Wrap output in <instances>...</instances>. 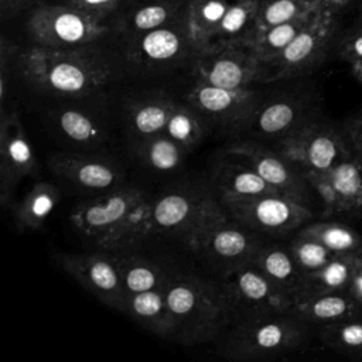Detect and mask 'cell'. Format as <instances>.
I'll list each match as a JSON object with an SVG mask.
<instances>
[{
	"instance_id": "8d00e7d4",
	"label": "cell",
	"mask_w": 362,
	"mask_h": 362,
	"mask_svg": "<svg viewBox=\"0 0 362 362\" xmlns=\"http://www.w3.org/2000/svg\"><path fill=\"white\" fill-rule=\"evenodd\" d=\"M346 274H348V269L345 264L339 262H332L327 267H324V270L321 272V280L324 284L329 287H337L341 283H344V280L346 279Z\"/></svg>"
},
{
	"instance_id": "9a60e30c",
	"label": "cell",
	"mask_w": 362,
	"mask_h": 362,
	"mask_svg": "<svg viewBox=\"0 0 362 362\" xmlns=\"http://www.w3.org/2000/svg\"><path fill=\"white\" fill-rule=\"evenodd\" d=\"M187 45L194 47L188 31L180 33L174 28L158 27L143 33V35L132 44L129 55L132 61L140 65L160 66L184 57Z\"/></svg>"
},
{
	"instance_id": "52a82bcc",
	"label": "cell",
	"mask_w": 362,
	"mask_h": 362,
	"mask_svg": "<svg viewBox=\"0 0 362 362\" xmlns=\"http://www.w3.org/2000/svg\"><path fill=\"white\" fill-rule=\"evenodd\" d=\"M219 286L236 322L281 314L286 296L252 262L222 273Z\"/></svg>"
},
{
	"instance_id": "d6986e66",
	"label": "cell",
	"mask_w": 362,
	"mask_h": 362,
	"mask_svg": "<svg viewBox=\"0 0 362 362\" xmlns=\"http://www.w3.org/2000/svg\"><path fill=\"white\" fill-rule=\"evenodd\" d=\"M58 134L71 146L95 148L106 139L103 124L90 112L76 106H62L51 116Z\"/></svg>"
},
{
	"instance_id": "4316f807",
	"label": "cell",
	"mask_w": 362,
	"mask_h": 362,
	"mask_svg": "<svg viewBox=\"0 0 362 362\" xmlns=\"http://www.w3.org/2000/svg\"><path fill=\"white\" fill-rule=\"evenodd\" d=\"M252 263L287 297L293 277L296 274L294 259L281 247L263 245L252 259Z\"/></svg>"
},
{
	"instance_id": "cb8c5ba5",
	"label": "cell",
	"mask_w": 362,
	"mask_h": 362,
	"mask_svg": "<svg viewBox=\"0 0 362 362\" xmlns=\"http://www.w3.org/2000/svg\"><path fill=\"white\" fill-rule=\"evenodd\" d=\"M59 201V191L49 182H37L16 211L17 222L25 229L41 228Z\"/></svg>"
},
{
	"instance_id": "d590c367",
	"label": "cell",
	"mask_w": 362,
	"mask_h": 362,
	"mask_svg": "<svg viewBox=\"0 0 362 362\" xmlns=\"http://www.w3.org/2000/svg\"><path fill=\"white\" fill-rule=\"evenodd\" d=\"M320 239H321V243H324L328 249H334V250L348 249L354 242L351 233L338 226H329L322 229L320 233Z\"/></svg>"
},
{
	"instance_id": "6da1fadb",
	"label": "cell",
	"mask_w": 362,
	"mask_h": 362,
	"mask_svg": "<svg viewBox=\"0 0 362 362\" xmlns=\"http://www.w3.org/2000/svg\"><path fill=\"white\" fill-rule=\"evenodd\" d=\"M18 71L31 88L61 98L92 95L112 76L110 65L92 47L59 49L34 45L20 54Z\"/></svg>"
},
{
	"instance_id": "ba28073f",
	"label": "cell",
	"mask_w": 362,
	"mask_h": 362,
	"mask_svg": "<svg viewBox=\"0 0 362 362\" xmlns=\"http://www.w3.org/2000/svg\"><path fill=\"white\" fill-rule=\"evenodd\" d=\"M294 339L293 327L281 314L239 321L223 335L219 354L229 359H262L284 351Z\"/></svg>"
},
{
	"instance_id": "b9f144b4",
	"label": "cell",
	"mask_w": 362,
	"mask_h": 362,
	"mask_svg": "<svg viewBox=\"0 0 362 362\" xmlns=\"http://www.w3.org/2000/svg\"><path fill=\"white\" fill-rule=\"evenodd\" d=\"M356 286H358V290H359V293L362 294V276L356 280Z\"/></svg>"
},
{
	"instance_id": "44dd1931",
	"label": "cell",
	"mask_w": 362,
	"mask_h": 362,
	"mask_svg": "<svg viewBox=\"0 0 362 362\" xmlns=\"http://www.w3.org/2000/svg\"><path fill=\"white\" fill-rule=\"evenodd\" d=\"M119 270L126 297L163 287L168 274L157 263L136 255H119Z\"/></svg>"
},
{
	"instance_id": "ffe728a7",
	"label": "cell",
	"mask_w": 362,
	"mask_h": 362,
	"mask_svg": "<svg viewBox=\"0 0 362 362\" xmlns=\"http://www.w3.org/2000/svg\"><path fill=\"white\" fill-rule=\"evenodd\" d=\"M174 106V100L161 95L134 100L127 110V123L137 143L164 133Z\"/></svg>"
},
{
	"instance_id": "7a4b0ae2",
	"label": "cell",
	"mask_w": 362,
	"mask_h": 362,
	"mask_svg": "<svg viewBox=\"0 0 362 362\" xmlns=\"http://www.w3.org/2000/svg\"><path fill=\"white\" fill-rule=\"evenodd\" d=\"M181 344L195 345L219 337L232 314L218 284L188 273H168L163 286Z\"/></svg>"
},
{
	"instance_id": "836d02e7",
	"label": "cell",
	"mask_w": 362,
	"mask_h": 362,
	"mask_svg": "<svg viewBox=\"0 0 362 362\" xmlns=\"http://www.w3.org/2000/svg\"><path fill=\"white\" fill-rule=\"evenodd\" d=\"M361 178L356 167L352 164H341L332 171V187L342 195H352L358 191Z\"/></svg>"
},
{
	"instance_id": "7402d4cb",
	"label": "cell",
	"mask_w": 362,
	"mask_h": 362,
	"mask_svg": "<svg viewBox=\"0 0 362 362\" xmlns=\"http://www.w3.org/2000/svg\"><path fill=\"white\" fill-rule=\"evenodd\" d=\"M226 8L228 6L221 0H195L191 3L187 28L197 52L214 44Z\"/></svg>"
},
{
	"instance_id": "603a6c76",
	"label": "cell",
	"mask_w": 362,
	"mask_h": 362,
	"mask_svg": "<svg viewBox=\"0 0 362 362\" xmlns=\"http://www.w3.org/2000/svg\"><path fill=\"white\" fill-rule=\"evenodd\" d=\"M256 11L257 0H242L228 6L211 47L235 42L249 44L256 31Z\"/></svg>"
},
{
	"instance_id": "ab89813d",
	"label": "cell",
	"mask_w": 362,
	"mask_h": 362,
	"mask_svg": "<svg viewBox=\"0 0 362 362\" xmlns=\"http://www.w3.org/2000/svg\"><path fill=\"white\" fill-rule=\"evenodd\" d=\"M21 1H24V0H1L3 6H4V7H10V8L18 6Z\"/></svg>"
},
{
	"instance_id": "3957f363",
	"label": "cell",
	"mask_w": 362,
	"mask_h": 362,
	"mask_svg": "<svg viewBox=\"0 0 362 362\" xmlns=\"http://www.w3.org/2000/svg\"><path fill=\"white\" fill-rule=\"evenodd\" d=\"M225 208L205 188H178L151 197L141 228V242L156 235L175 236L182 242Z\"/></svg>"
},
{
	"instance_id": "9c48e42d",
	"label": "cell",
	"mask_w": 362,
	"mask_h": 362,
	"mask_svg": "<svg viewBox=\"0 0 362 362\" xmlns=\"http://www.w3.org/2000/svg\"><path fill=\"white\" fill-rule=\"evenodd\" d=\"M198 81L226 88H250L260 76V59L247 42L222 44L195 52Z\"/></svg>"
},
{
	"instance_id": "8fae6325",
	"label": "cell",
	"mask_w": 362,
	"mask_h": 362,
	"mask_svg": "<svg viewBox=\"0 0 362 362\" xmlns=\"http://www.w3.org/2000/svg\"><path fill=\"white\" fill-rule=\"evenodd\" d=\"M219 202L232 219L259 233L283 232L301 216L298 205L281 194L219 195Z\"/></svg>"
},
{
	"instance_id": "8992f818",
	"label": "cell",
	"mask_w": 362,
	"mask_h": 362,
	"mask_svg": "<svg viewBox=\"0 0 362 362\" xmlns=\"http://www.w3.org/2000/svg\"><path fill=\"white\" fill-rule=\"evenodd\" d=\"M150 197L139 187L120 185L79 202L69 218L78 232L100 247L124 225L133 209Z\"/></svg>"
},
{
	"instance_id": "ac0fdd59",
	"label": "cell",
	"mask_w": 362,
	"mask_h": 362,
	"mask_svg": "<svg viewBox=\"0 0 362 362\" xmlns=\"http://www.w3.org/2000/svg\"><path fill=\"white\" fill-rule=\"evenodd\" d=\"M230 157L232 158L229 160L221 161L214 173V182L216 184L219 195L250 197L281 194L272 187L250 164L235 156Z\"/></svg>"
},
{
	"instance_id": "f546056e",
	"label": "cell",
	"mask_w": 362,
	"mask_h": 362,
	"mask_svg": "<svg viewBox=\"0 0 362 362\" xmlns=\"http://www.w3.org/2000/svg\"><path fill=\"white\" fill-rule=\"evenodd\" d=\"M284 153L288 158H303L315 170H327L337 157L335 143L324 134L311 137L307 144L301 141H287Z\"/></svg>"
},
{
	"instance_id": "5bb4252c",
	"label": "cell",
	"mask_w": 362,
	"mask_h": 362,
	"mask_svg": "<svg viewBox=\"0 0 362 362\" xmlns=\"http://www.w3.org/2000/svg\"><path fill=\"white\" fill-rule=\"evenodd\" d=\"M48 164L58 177L85 191L106 192L122 185V171L102 156L58 153Z\"/></svg>"
},
{
	"instance_id": "f35d334b",
	"label": "cell",
	"mask_w": 362,
	"mask_h": 362,
	"mask_svg": "<svg viewBox=\"0 0 362 362\" xmlns=\"http://www.w3.org/2000/svg\"><path fill=\"white\" fill-rule=\"evenodd\" d=\"M341 337L348 345H361L362 344V325H348L342 329Z\"/></svg>"
},
{
	"instance_id": "30bf717a",
	"label": "cell",
	"mask_w": 362,
	"mask_h": 362,
	"mask_svg": "<svg viewBox=\"0 0 362 362\" xmlns=\"http://www.w3.org/2000/svg\"><path fill=\"white\" fill-rule=\"evenodd\" d=\"M59 264L86 291L99 301L123 311L126 296L123 291L119 253L100 250L82 255H62Z\"/></svg>"
},
{
	"instance_id": "7c38bea8",
	"label": "cell",
	"mask_w": 362,
	"mask_h": 362,
	"mask_svg": "<svg viewBox=\"0 0 362 362\" xmlns=\"http://www.w3.org/2000/svg\"><path fill=\"white\" fill-rule=\"evenodd\" d=\"M187 99L204 120L226 127H247L262 105L260 96L250 88L226 89L202 81L195 83Z\"/></svg>"
},
{
	"instance_id": "4fadbf2b",
	"label": "cell",
	"mask_w": 362,
	"mask_h": 362,
	"mask_svg": "<svg viewBox=\"0 0 362 362\" xmlns=\"http://www.w3.org/2000/svg\"><path fill=\"white\" fill-rule=\"evenodd\" d=\"M38 165L25 129L16 112H3L0 122V202L13 199L14 188L24 177H37Z\"/></svg>"
},
{
	"instance_id": "83f0119b",
	"label": "cell",
	"mask_w": 362,
	"mask_h": 362,
	"mask_svg": "<svg viewBox=\"0 0 362 362\" xmlns=\"http://www.w3.org/2000/svg\"><path fill=\"white\" fill-rule=\"evenodd\" d=\"M164 133L185 148H191L204 136V117L189 103H175L167 120Z\"/></svg>"
},
{
	"instance_id": "d4e9b609",
	"label": "cell",
	"mask_w": 362,
	"mask_h": 362,
	"mask_svg": "<svg viewBox=\"0 0 362 362\" xmlns=\"http://www.w3.org/2000/svg\"><path fill=\"white\" fill-rule=\"evenodd\" d=\"M188 148L171 139L165 133H160L147 140L137 143V153L143 163L156 171H173L182 160Z\"/></svg>"
},
{
	"instance_id": "277c9868",
	"label": "cell",
	"mask_w": 362,
	"mask_h": 362,
	"mask_svg": "<svg viewBox=\"0 0 362 362\" xmlns=\"http://www.w3.org/2000/svg\"><path fill=\"white\" fill-rule=\"evenodd\" d=\"M226 211L194 230L184 243L222 273L252 262L263 246L259 232L229 219Z\"/></svg>"
},
{
	"instance_id": "1f68e13d",
	"label": "cell",
	"mask_w": 362,
	"mask_h": 362,
	"mask_svg": "<svg viewBox=\"0 0 362 362\" xmlns=\"http://www.w3.org/2000/svg\"><path fill=\"white\" fill-rule=\"evenodd\" d=\"M327 246L320 242L305 240L298 243L294 247V257L296 260L305 269H318L322 267L327 262L328 252Z\"/></svg>"
},
{
	"instance_id": "e0dca14e",
	"label": "cell",
	"mask_w": 362,
	"mask_h": 362,
	"mask_svg": "<svg viewBox=\"0 0 362 362\" xmlns=\"http://www.w3.org/2000/svg\"><path fill=\"white\" fill-rule=\"evenodd\" d=\"M123 313L158 337L170 339L175 337V321L163 287L126 297Z\"/></svg>"
},
{
	"instance_id": "f1b7e54d",
	"label": "cell",
	"mask_w": 362,
	"mask_h": 362,
	"mask_svg": "<svg viewBox=\"0 0 362 362\" xmlns=\"http://www.w3.org/2000/svg\"><path fill=\"white\" fill-rule=\"evenodd\" d=\"M300 30L301 20L298 17L291 21L256 31L249 44L253 47L257 58L260 59V64H263L280 54Z\"/></svg>"
},
{
	"instance_id": "2e32d148",
	"label": "cell",
	"mask_w": 362,
	"mask_h": 362,
	"mask_svg": "<svg viewBox=\"0 0 362 362\" xmlns=\"http://www.w3.org/2000/svg\"><path fill=\"white\" fill-rule=\"evenodd\" d=\"M225 151L250 164L272 187L293 199L294 174L283 157L256 140L232 143Z\"/></svg>"
},
{
	"instance_id": "e575fe53",
	"label": "cell",
	"mask_w": 362,
	"mask_h": 362,
	"mask_svg": "<svg viewBox=\"0 0 362 362\" xmlns=\"http://www.w3.org/2000/svg\"><path fill=\"white\" fill-rule=\"evenodd\" d=\"M346 310V303L341 297L328 296L321 297L311 303L310 311L315 318L327 320V318H335L341 315Z\"/></svg>"
},
{
	"instance_id": "5b68a950",
	"label": "cell",
	"mask_w": 362,
	"mask_h": 362,
	"mask_svg": "<svg viewBox=\"0 0 362 362\" xmlns=\"http://www.w3.org/2000/svg\"><path fill=\"white\" fill-rule=\"evenodd\" d=\"M35 45L75 49L90 47L106 31L99 17L75 6H44L28 21Z\"/></svg>"
},
{
	"instance_id": "60d3db41",
	"label": "cell",
	"mask_w": 362,
	"mask_h": 362,
	"mask_svg": "<svg viewBox=\"0 0 362 362\" xmlns=\"http://www.w3.org/2000/svg\"><path fill=\"white\" fill-rule=\"evenodd\" d=\"M354 49H355V52H356L358 55H361V57H362V37H361V38H358V40L355 41V44H354Z\"/></svg>"
},
{
	"instance_id": "74e56055",
	"label": "cell",
	"mask_w": 362,
	"mask_h": 362,
	"mask_svg": "<svg viewBox=\"0 0 362 362\" xmlns=\"http://www.w3.org/2000/svg\"><path fill=\"white\" fill-rule=\"evenodd\" d=\"M120 0H71L72 6L83 10V11H88V13H92L95 16H100L105 10H109L112 8L113 6H116Z\"/></svg>"
},
{
	"instance_id": "484cf974",
	"label": "cell",
	"mask_w": 362,
	"mask_h": 362,
	"mask_svg": "<svg viewBox=\"0 0 362 362\" xmlns=\"http://www.w3.org/2000/svg\"><path fill=\"white\" fill-rule=\"evenodd\" d=\"M296 116V107L290 102L274 100L267 105L262 103L247 127L256 137L274 139L293 127Z\"/></svg>"
},
{
	"instance_id": "d6a6232c",
	"label": "cell",
	"mask_w": 362,
	"mask_h": 362,
	"mask_svg": "<svg viewBox=\"0 0 362 362\" xmlns=\"http://www.w3.org/2000/svg\"><path fill=\"white\" fill-rule=\"evenodd\" d=\"M170 11L161 4H151L140 8L133 14V28L141 33L163 27L168 20Z\"/></svg>"
},
{
	"instance_id": "4dcf8cb0",
	"label": "cell",
	"mask_w": 362,
	"mask_h": 362,
	"mask_svg": "<svg viewBox=\"0 0 362 362\" xmlns=\"http://www.w3.org/2000/svg\"><path fill=\"white\" fill-rule=\"evenodd\" d=\"M300 8L298 0H257L256 31L298 18Z\"/></svg>"
}]
</instances>
